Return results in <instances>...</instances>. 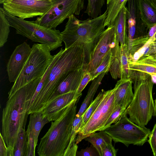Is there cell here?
Masks as SVG:
<instances>
[{
  "label": "cell",
  "mask_w": 156,
  "mask_h": 156,
  "mask_svg": "<svg viewBox=\"0 0 156 156\" xmlns=\"http://www.w3.org/2000/svg\"><path fill=\"white\" fill-rule=\"evenodd\" d=\"M40 80H34L18 90L8 98L2 113L1 134L8 149V156H13L18 136L25 128L28 115L29 100L34 94Z\"/></svg>",
  "instance_id": "obj_1"
},
{
  "label": "cell",
  "mask_w": 156,
  "mask_h": 156,
  "mask_svg": "<svg viewBox=\"0 0 156 156\" xmlns=\"http://www.w3.org/2000/svg\"><path fill=\"white\" fill-rule=\"evenodd\" d=\"M87 65L83 46L76 43L64 50L51 68L46 83L28 110V114L40 112L50 100L58 85L69 71Z\"/></svg>",
  "instance_id": "obj_2"
},
{
  "label": "cell",
  "mask_w": 156,
  "mask_h": 156,
  "mask_svg": "<svg viewBox=\"0 0 156 156\" xmlns=\"http://www.w3.org/2000/svg\"><path fill=\"white\" fill-rule=\"evenodd\" d=\"M108 14L104 13L94 19L80 20L74 15L68 18L64 30L60 33L65 48L76 43L82 44L85 50L87 65L90 62L92 53L105 29L104 25Z\"/></svg>",
  "instance_id": "obj_3"
},
{
  "label": "cell",
  "mask_w": 156,
  "mask_h": 156,
  "mask_svg": "<svg viewBox=\"0 0 156 156\" xmlns=\"http://www.w3.org/2000/svg\"><path fill=\"white\" fill-rule=\"evenodd\" d=\"M80 98L71 101L57 119L51 121V126L41 138L37 148L40 156H64L69 142L73 121Z\"/></svg>",
  "instance_id": "obj_4"
},
{
  "label": "cell",
  "mask_w": 156,
  "mask_h": 156,
  "mask_svg": "<svg viewBox=\"0 0 156 156\" xmlns=\"http://www.w3.org/2000/svg\"><path fill=\"white\" fill-rule=\"evenodd\" d=\"M130 79L133 83V98L123 113L132 122L145 127L153 115L154 102L152 97L154 83L151 75L133 70Z\"/></svg>",
  "instance_id": "obj_5"
},
{
  "label": "cell",
  "mask_w": 156,
  "mask_h": 156,
  "mask_svg": "<svg viewBox=\"0 0 156 156\" xmlns=\"http://www.w3.org/2000/svg\"><path fill=\"white\" fill-rule=\"evenodd\" d=\"M51 51L48 45L41 44L33 45L22 70L9 92L8 98L31 81L42 77L54 56L51 54Z\"/></svg>",
  "instance_id": "obj_6"
},
{
  "label": "cell",
  "mask_w": 156,
  "mask_h": 156,
  "mask_svg": "<svg viewBox=\"0 0 156 156\" xmlns=\"http://www.w3.org/2000/svg\"><path fill=\"white\" fill-rule=\"evenodd\" d=\"M10 26L14 28L16 33L27 37L32 41L48 45L51 51L62 46L63 41L58 30L50 29L36 23L14 16L2 8Z\"/></svg>",
  "instance_id": "obj_7"
},
{
  "label": "cell",
  "mask_w": 156,
  "mask_h": 156,
  "mask_svg": "<svg viewBox=\"0 0 156 156\" xmlns=\"http://www.w3.org/2000/svg\"><path fill=\"white\" fill-rule=\"evenodd\" d=\"M127 115L123 113L117 122L103 130L115 143H121L127 147L131 144L142 146L147 141L150 129L136 124Z\"/></svg>",
  "instance_id": "obj_8"
},
{
  "label": "cell",
  "mask_w": 156,
  "mask_h": 156,
  "mask_svg": "<svg viewBox=\"0 0 156 156\" xmlns=\"http://www.w3.org/2000/svg\"><path fill=\"white\" fill-rule=\"evenodd\" d=\"M52 5L45 14L37 18L35 22L50 29H55L73 15H79L84 6L85 0H51Z\"/></svg>",
  "instance_id": "obj_9"
},
{
  "label": "cell",
  "mask_w": 156,
  "mask_h": 156,
  "mask_svg": "<svg viewBox=\"0 0 156 156\" xmlns=\"http://www.w3.org/2000/svg\"><path fill=\"white\" fill-rule=\"evenodd\" d=\"M115 87L105 90L99 105L78 133L76 140L77 144L91 134L100 131L104 126L115 107Z\"/></svg>",
  "instance_id": "obj_10"
},
{
  "label": "cell",
  "mask_w": 156,
  "mask_h": 156,
  "mask_svg": "<svg viewBox=\"0 0 156 156\" xmlns=\"http://www.w3.org/2000/svg\"><path fill=\"white\" fill-rule=\"evenodd\" d=\"M3 5L5 11L22 20L43 16L52 5L51 0H12Z\"/></svg>",
  "instance_id": "obj_11"
},
{
  "label": "cell",
  "mask_w": 156,
  "mask_h": 156,
  "mask_svg": "<svg viewBox=\"0 0 156 156\" xmlns=\"http://www.w3.org/2000/svg\"><path fill=\"white\" fill-rule=\"evenodd\" d=\"M119 44L116 40L115 26L108 27L94 49L90 62L85 66L86 71L90 72L94 70L111 50H117Z\"/></svg>",
  "instance_id": "obj_12"
},
{
  "label": "cell",
  "mask_w": 156,
  "mask_h": 156,
  "mask_svg": "<svg viewBox=\"0 0 156 156\" xmlns=\"http://www.w3.org/2000/svg\"><path fill=\"white\" fill-rule=\"evenodd\" d=\"M127 2L128 48L129 51L131 48L135 35H146L144 34L146 33L149 29L141 18L138 0H128Z\"/></svg>",
  "instance_id": "obj_13"
},
{
  "label": "cell",
  "mask_w": 156,
  "mask_h": 156,
  "mask_svg": "<svg viewBox=\"0 0 156 156\" xmlns=\"http://www.w3.org/2000/svg\"><path fill=\"white\" fill-rule=\"evenodd\" d=\"M31 48L26 42L17 46L7 65V71L10 82L16 80L31 52Z\"/></svg>",
  "instance_id": "obj_14"
},
{
  "label": "cell",
  "mask_w": 156,
  "mask_h": 156,
  "mask_svg": "<svg viewBox=\"0 0 156 156\" xmlns=\"http://www.w3.org/2000/svg\"><path fill=\"white\" fill-rule=\"evenodd\" d=\"M81 96L77 95L76 91L58 95L49 100L40 112L50 122L55 121L62 114L68 105Z\"/></svg>",
  "instance_id": "obj_15"
},
{
  "label": "cell",
  "mask_w": 156,
  "mask_h": 156,
  "mask_svg": "<svg viewBox=\"0 0 156 156\" xmlns=\"http://www.w3.org/2000/svg\"><path fill=\"white\" fill-rule=\"evenodd\" d=\"M129 61L128 45H120L115 55L113 56L109 70L113 79H130L133 70L129 68Z\"/></svg>",
  "instance_id": "obj_16"
},
{
  "label": "cell",
  "mask_w": 156,
  "mask_h": 156,
  "mask_svg": "<svg viewBox=\"0 0 156 156\" xmlns=\"http://www.w3.org/2000/svg\"><path fill=\"white\" fill-rule=\"evenodd\" d=\"M85 66L67 73L58 85L49 100L62 94L72 91H77L86 71Z\"/></svg>",
  "instance_id": "obj_17"
},
{
  "label": "cell",
  "mask_w": 156,
  "mask_h": 156,
  "mask_svg": "<svg viewBox=\"0 0 156 156\" xmlns=\"http://www.w3.org/2000/svg\"><path fill=\"white\" fill-rule=\"evenodd\" d=\"M132 81L130 79L118 81L114 87L115 105H121L126 108L131 102L134 96L132 90Z\"/></svg>",
  "instance_id": "obj_18"
},
{
  "label": "cell",
  "mask_w": 156,
  "mask_h": 156,
  "mask_svg": "<svg viewBox=\"0 0 156 156\" xmlns=\"http://www.w3.org/2000/svg\"><path fill=\"white\" fill-rule=\"evenodd\" d=\"M127 13V8L125 6L118 14L113 24L115 26L116 41L120 45H128Z\"/></svg>",
  "instance_id": "obj_19"
},
{
  "label": "cell",
  "mask_w": 156,
  "mask_h": 156,
  "mask_svg": "<svg viewBox=\"0 0 156 156\" xmlns=\"http://www.w3.org/2000/svg\"><path fill=\"white\" fill-rule=\"evenodd\" d=\"M30 115V120L27 130L31 133L34 138L35 147H36L41 130L44 126L50 121L43 117L41 112L33 113Z\"/></svg>",
  "instance_id": "obj_20"
},
{
  "label": "cell",
  "mask_w": 156,
  "mask_h": 156,
  "mask_svg": "<svg viewBox=\"0 0 156 156\" xmlns=\"http://www.w3.org/2000/svg\"><path fill=\"white\" fill-rule=\"evenodd\" d=\"M141 18L149 29L156 23V9L147 0H138Z\"/></svg>",
  "instance_id": "obj_21"
},
{
  "label": "cell",
  "mask_w": 156,
  "mask_h": 156,
  "mask_svg": "<svg viewBox=\"0 0 156 156\" xmlns=\"http://www.w3.org/2000/svg\"><path fill=\"white\" fill-rule=\"evenodd\" d=\"M107 73L103 72L92 80L87 95L84 98L76 116L79 117L82 116L84 112L93 101L94 96L101 83V81L105 75Z\"/></svg>",
  "instance_id": "obj_22"
},
{
  "label": "cell",
  "mask_w": 156,
  "mask_h": 156,
  "mask_svg": "<svg viewBox=\"0 0 156 156\" xmlns=\"http://www.w3.org/2000/svg\"><path fill=\"white\" fill-rule=\"evenodd\" d=\"M95 132L84 139L95 148L100 156H102L103 151L108 144L112 143L111 137L104 130Z\"/></svg>",
  "instance_id": "obj_23"
},
{
  "label": "cell",
  "mask_w": 156,
  "mask_h": 156,
  "mask_svg": "<svg viewBox=\"0 0 156 156\" xmlns=\"http://www.w3.org/2000/svg\"><path fill=\"white\" fill-rule=\"evenodd\" d=\"M82 123V116L77 117L75 116L72 124L70 140L66 150L64 156H76L78 147L76 143L77 136L80 130Z\"/></svg>",
  "instance_id": "obj_24"
},
{
  "label": "cell",
  "mask_w": 156,
  "mask_h": 156,
  "mask_svg": "<svg viewBox=\"0 0 156 156\" xmlns=\"http://www.w3.org/2000/svg\"><path fill=\"white\" fill-rule=\"evenodd\" d=\"M128 0H107L108 14L105 22V27L113 25L118 14L126 6Z\"/></svg>",
  "instance_id": "obj_25"
},
{
  "label": "cell",
  "mask_w": 156,
  "mask_h": 156,
  "mask_svg": "<svg viewBox=\"0 0 156 156\" xmlns=\"http://www.w3.org/2000/svg\"><path fill=\"white\" fill-rule=\"evenodd\" d=\"M129 68L133 70L141 71L150 74H156V64L139 59L136 61H129Z\"/></svg>",
  "instance_id": "obj_26"
},
{
  "label": "cell",
  "mask_w": 156,
  "mask_h": 156,
  "mask_svg": "<svg viewBox=\"0 0 156 156\" xmlns=\"http://www.w3.org/2000/svg\"><path fill=\"white\" fill-rule=\"evenodd\" d=\"M27 138L25 128L19 133L14 149L13 156H25Z\"/></svg>",
  "instance_id": "obj_27"
},
{
  "label": "cell",
  "mask_w": 156,
  "mask_h": 156,
  "mask_svg": "<svg viewBox=\"0 0 156 156\" xmlns=\"http://www.w3.org/2000/svg\"><path fill=\"white\" fill-rule=\"evenodd\" d=\"M11 27L9 21L0 8V47H2L7 41Z\"/></svg>",
  "instance_id": "obj_28"
},
{
  "label": "cell",
  "mask_w": 156,
  "mask_h": 156,
  "mask_svg": "<svg viewBox=\"0 0 156 156\" xmlns=\"http://www.w3.org/2000/svg\"><path fill=\"white\" fill-rule=\"evenodd\" d=\"M113 49L109 51L99 65L94 70L90 72L92 77V80L103 72L108 73L109 71L113 58Z\"/></svg>",
  "instance_id": "obj_29"
},
{
  "label": "cell",
  "mask_w": 156,
  "mask_h": 156,
  "mask_svg": "<svg viewBox=\"0 0 156 156\" xmlns=\"http://www.w3.org/2000/svg\"><path fill=\"white\" fill-rule=\"evenodd\" d=\"M88 3L84 13L91 19L101 15V8L105 4V0H87Z\"/></svg>",
  "instance_id": "obj_30"
},
{
  "label": "cell",
  "mask_w": 156,
  "mask_h": 156,
  "mask_svg": "<svg viewBox=\"0 0 156 156\" xmlns=\"http://www.w3.org/2000/svg\"><path fill=\"white\" fill-rule=\"evenodd\" d=\"M105 91V90L103 89L99 92L82 115V123L81 129L84 126L99 105Z\"/></svg>",
  "instance_id": "obj_31"
},
{
  "label": "cell",
  "mask_w": 156,
  "mask_h": 156,
  "mask_svg": "<svg viewBox=\"0 0 156 156\" xmlns=\"http://www.w3.org/2000/svg\"><path fill=\"white\" fill-rule=\"evenodd\" d=\"M126 107L119 105L115 108L100 131L104 130L113 123H115L119 120L122 114L126 109Z\"/></svg>",
  "instance_id": "obj_32"
},
{
  "label": "cell",
  "mask_w": 156,
  "mask_h": 156,
  "mask_svg": "<svg viewBox=\"0 0 156 156\" xmlns=\"http://www.w3.org/2000/svg\"><path fill=\"white\" fill-rule=\"evenodd\" d=\"M27 138V144L25 156H34L36 147L33 136L31 133L27 130L26 131Z\"/></svg>",
  "instance_id": "obj_33"
},
{
  "label": "cell",
  "mask_w": 156,
  "mask_h": 156,
  "mask_svg": "<svg viewBox=\"0 0 156 156\" xmlns=\"http://www.w3.org/2000/svg\"><path fill=\"white\" fill-rule=\"evenodd\" d=\"M92 77L90 72L85 71L76 91L77 94L82 95V92L88 83L92 80Z\"/></svg>",
  "instance_id": "obj_34"
},
{
  "label": "cell",
  "mask_w": 156,
  "mask_h": 156,
  "mask_svg": "<svg viewBox=\"0 0 156 156\" xmlns=\"http://www.w3.org/2000/svg\"><path fill=\"white\" fill-rule=\"evenodd\" d=\"M147 141L150 144L153 155L156 156V123L148 136Z\"/></svg>",
  "instance_id": "obj_35"
},
{
  "label": "cell",
  "mask_w": 156,
  "mask_h": 156,
  "mask_svg": "<svg viewBox=\"0 0 156 156\" xmlns=\"http://www.w3.org/2000/svg\"><path fill=\"white\" fill-rule=\"evenodd\" d=\"M99 156L95 148L91 144L90 147L77 151L76 156Z\"/></svg>",
  "instance_id": "obj_36"
},
{
  "label": "cell",
  "mask_w": 156,
  "mask_h": 156,
  "mask_svg": "<svg viewBox=\"0 0 156 156\" xmlns=\"http://www.w3.org/2000/svg\"><path fill=\"white\" fill-rule=\"evenodd\" d=\"M118 149H116L112 143L107 145L103 151L102 156H116Z\"/></svg>",
  "instance_id": "obj_37"
},
{
  "label": "cell",
  "mask_w": 156,
  "mask_h": 156,
  "mask_svg": "<svg viewBox=\"0 0 156 156\" xmlns=\"http://www.w3.org/2000/svg\"><path fill=\"white\" fill-rule=\"evenodd\" d=\"M0 135V156H8L7 147L1 133Z\"/></svg>",
  "instance_id": "obj_38"
},
{
  "label": "cell",
  "mask_w": 156,
  "mask_h": 156,
  "mask_svg": "<svg viewBox=\"0 0 156 156\" xmlns=\"http://www.w3.org/2000/svg\"><path fill=\"white\" fill-rule=\"evenodd\" d=\"M156 52V40H155L151 41L149 46L143 56H147Z\"/></svg>",
  "instance_id": "obj_39"
},
{
  "label": "cell",
  "mask_w": 156,
  "mask_h": 156,
  "mask_svg": "<svg viewBox=\"0 0 156 156\" xmlns=\"http://www.w3.org/2000/svg\"><path fill=\"white\" fill-rule=\"evenodd\" d=\"M140 59L145 60L156 64V52L147 56H143Z\"/></svg>",
  "instance_id": "obj_40"
},
{
  "label": "cell",
  "mask_w": 156,
  "mask_h": 156,
  "mask_svg": "<svg viewBox=\"0 0 156 156\" xmlns=\"http://www.w3.org/2000/svg\"><path fill=\"white\" fill-rule=\"evenodd\" d=\"M150 75L154 83H156V74H151Z\"/></svg>",
  "instance_id": "obj_41"
},
{
  "label": "cell",
  "mask_w": 156,
  "mask_h": 156,
  "mask_svg": "<svg viewBox=\"0 0 156 156\" xmlns=\"http://www.w3.org/2000/svg\"><path fill=\"white\" fill-rule=\"evenodd\" d=\"M149 1L156 9V0H147Z\"/></svg>",
  "instance_id": "obj_42"
},
{
  "label": "cell",
  "mask_w": 156,
  "mask_h": 156,
  "mask_svg": "<svg viewBox=\"0 0 156 156\" xmlns=\"http://www.w3.org/2000/svg\"><path fill=\"white\" fill-rule=\"evenodd\" d=\"M12 0H0V4H4L5 3L8 2Z\"/></svg>",
  "instance_id": "obj_43"
},
{
  "label": "cell",
  "mask_w": 156,
  "mask_h": 156,
  "mask_svg": "<svg viewBox=\"0 0 156 156\" xmlns=\"http://www.w3.org/2000/svg\"><path fill=\"white\" fill-rule=\"evenodd\" d=\"M154 112L153 116H156V98L154 101Z\"/></svg>",
  "instance_id": "obj_44"
}]
</instances>
